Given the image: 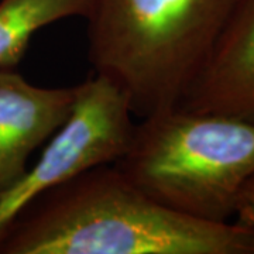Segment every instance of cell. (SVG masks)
<instances>
[{
    "instance_id": "obj_1",
    "label": "cell",
    "mask_w": 254,
    "mask_h": 254,
    "mask_svg": "<svg viewBox=\"0 0 254 254\" xmlns=\"http://www.w3.org/2000/svg\"><path fill=\"white\" fill-rule=\"evenodd\" d=\"M252 237L229 222L163 206L113 164L48 190L0 235V254H250Z\"/></svg>"
},
{
    "instance_id": "obj_2",
    "label": "cell",
    "mask_w": 254,
    "mask_h": 254,
    "mask_svg": "<svg viewBox=\"0 0 254 254\" xmlns=\"http://www.w3.org/2000/svg\"><path fill=\"white\" fill-rule=\"evenodd\" d=\"M235 0H88L93 73L147 118L181 105L208 63Z\"/></svg>"
},
{
    "instance_id": "obj_3",
    "label": "cell",
    "mask_w": 254,
    "mask_h": 254,
    "mask_svg": "<svg viewBox=\"0 0 254 254\" xmlns=\"http://www.w3.org/2000/svg\"><path fill=\"white\" fill-rule=\"evenodd\" d=\"M113 165L163 206L227 222L254 174V123L181 108L158 112L136 125Z\"/></svg>"
},
{
    "instance_id": "obj_4",
    "label": "cell",
    "mask_w": 254,
    "mask_h": 254,
    "mask_svg": "<svg viewBox=\"0 0 254 254\" xmlns=\"http://www.w3.org/2000/svg\"><path fill=\"white\" fill-rule=\"evenodd\" d=\"M134 127L128 99L115 83L93 73L76 85L69 118L37 163L0 196V235L43 193L91 168L116 163L131 143Z\"/></svg>"
},
{
    "instance_id": "obj_5",
    "label": "cell",
    "mask_w": 254,
    "mask_h": 254,
    "mask_svg": "<svg viewBox=\"0 0 254 254\" xmlns=\"http://www.w3.org/2000/svg\"><path fill=\"white\" fill-rule=\"evenodd\" d=\"M72 88H41L16 69H0V196L27 171L38 147L69 118Z\"/></svg>"
},
{
    "instance_id": "obj_6",
    "label": "cell",
    "mask_w": 254,
    "mask_h": 254,
    "mask_svg": "<svg viewBox=\"0 0 254 254\" xmlns=\"http://www.w3.org/2000/svg\"><path fill=\"white\" fill-rule=\"evenodd\" d=\"M181 109L254 123V0H235Z\"/></svg>"
},
{
    "instance_id": "obj_7",
    "label": "cell",
    "mask_w": 254,
    "mask_h": 254,
    "mask_svg": "<svg viewBox=\"0 0 254 254\" xmlns=\"http://www.w3.org/2000/svg\"><path fill=\"white\" fill-rule=\"evenodd\" d=\"M88 0H0V69H16L38 30L83 17Z\"/></svg>"
},
{
    "instance_id": "obj_8",
    "label": "cell",
    "mask_w": 254,
    "mask_h": 254,
    "mask_svg": "<svg viewBox=\"0 0 254 254\" xmlns=\"http://www.w3.org/2000/svg\"><path fill=\"white\" fill-rule=\"evenodd\" d=\"M236 225L245 227L252 237V252L254 254V174L245 182L239 192L235 206Z\"/></svg>"
}]
</instances>
